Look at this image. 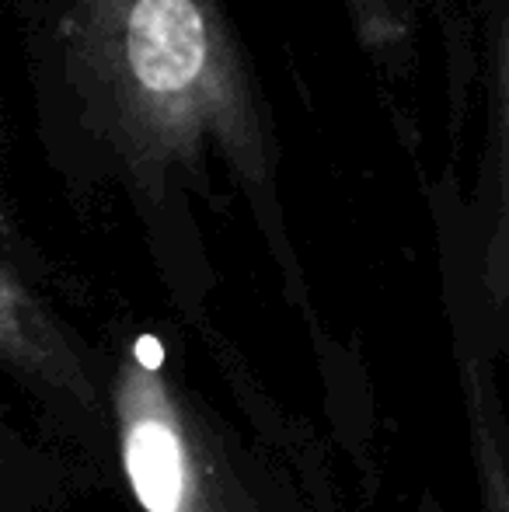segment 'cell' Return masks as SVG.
I'll return each mask as SVG.
<instances>
[{
    "label": "cell",
    "mask_w": 509,
    "mask_h": 512,
    "mask_svg": "<svg viewBox=\"0 0 509 512\" xmlns=\"http://www.w3.org/2000/svg\"><path fill=\"white\" fill-rule=\"evenodd\" d=\"M35 147L168 248L234 196L290 262L283 140L227 0H7Z\"/></svg>",
    "instance_id": "cell-1"
},
{
    "label": "cell",
    "mask_w": 509,
    "mask_h": 512,
    "mask_svg": "<svg viewBox=\"0 0 509 512\" xmlns=\"http://www.w3.org/2000/svg\"><path fill=\"white\" fill-rule=\"evenodd\" d=\"M429 7L447 39L450 98L475 115L468 192L436 185L429 196L447 227H461L482 293L509 307V0H471L461 14L443 0Z\"/></svg>",
    "instance_id": "cell-2"
},
{
    "label": "cell",
    "mask_w": 509,
    "mask_h": 512,
    "mask_svg": "<svg viewBox=\"0 0 509 512\" xmlns=\"http://www.w3.org/2000/svg\"><path fill=\"white\" fill-rule=\"evenodd\" d=\"M150 401H154V391L133 384V394L126 398L123 436L126 474L147 512H182L185 492H189L185 446L175 422Z\"/></svg>",
    "instance_id": "cell-3"
},
{
    "label": "cell",
    "mask_w": 509,
    "mask_h": 512,
    "mask_svg": "<svg viewBox=\"0 0 509 512\" xmlns=\"http://www.w3.org/2000/svg\"><path fill=\"white\" fill-rule=\"evenodd\" d=\"M356 46L384 70H401L419 35V0H335Z\"/></svg>",
    "instance_id": "cell-4"
},
{
    "label": "cell",
    "mask_w": 509,
    "mask_h": 512,
    "mask_svg": "<svg viewBox=\"0 0 509 512\" xmlns=\"http://www.w3.org/2000/svg\"><path fill=\"white\" fill-rule=\"evenodd\" d=\"M482 436V478H485V506L489 512H509V478L499 464V453L492 446L489 432H478Z\"/></svg>",
    "instance_id": "cell-5"
}]
</instances>
